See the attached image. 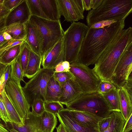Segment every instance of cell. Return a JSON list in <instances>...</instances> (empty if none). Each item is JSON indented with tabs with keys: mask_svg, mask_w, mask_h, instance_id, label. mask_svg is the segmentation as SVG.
Masks as SVG:
<instances>
[{
	"mask_svg": "<svg viewBox=\"0 0 132 132\" xmlns=\"http://www.w3.org/2000/svg\"><path fill=\"white\" fill-rule=\"evenodd\" d=\"M125 20L100 28L88 27L78 61L88 66L95 64L100 55L125 26Z\"/></svg>",
	"mask_w": 132,
	"mask_h": 132,
	"instance_id": "1",
	"label": "cell"
},
{
	"mask_svg": "<svg viewBox=\"0 0 132 132\" xmlns=\"http://www.w3.org/2000/svg\"><path fill=\"white\" fill-rule=\"evenodd\" d=\"M131 43V27L120 30L100 56L93 69L101 80L111 79L121 56Z\"/></svg>",
	"mask_w": 132,
	"mask_h": 132,
	"instance_id": "2",
	"label": "cell"
},
{
	"mask_svg": "<svg viewBox=\"0 0 132 132\" xmlns=\"http://www.w3.org/2000/svg\"><path fill=\"white\" fill-rule=\"evenodd\" d=\"M132 0H102L95 9L88 12L86 22L88 27L98 22L125 20L132 12Z\"/></svg>",
	"mask_w": 132,
	"mask_h": 132,
	"instance_id": "3",
	"label": "cell"
},
{
	"mask_svg": "<svg viewBox=\"0 0 132 132\" xmlns=\"http://www.w3.org/2000/svg\"><path fill=\"white\" fill-rule=\"evenodd\" d=\"M35 28L42 61L48 52L63 36L60 20L53 21L31 16L29 20Z\"/></svg>",
	"mask_w": 132,
	"mask_h": 132,
	"instance_id": "4",
	"label": "cell"
},
{
	"mask_svg": "<svg viewBox=\"0 0 132 132\" xmlns=\"http://www.w3.org/2000/svg\"><path fill=\"white\" fill-rule=\"evenodd\" d=\"M65 105L69 110L87 113L102 118L112 111L102 94L97 92L82 94Z\"/></svg>",
	"mask_w": 132,
	"mask_h": 132,
	"instance_id": "5",
	"label": "cell"
},
{
	"mask_svg": "<svg viewBox=\"0 0 132 132\" xmlns=\"http://www.w3.org/2000/svg\"><path fill=\"white\" fill-rule=\"evenodd\" d=\"M88 28L84 23L73 22L64 31L63 38L64 61L70 64L78 60L79 53Z\"/></svg>",
	"mask_w": 132,
	"mask_h": 132,
	"instance_id": "6",
	"label": "cell"
},
{
	"mask_svg": "<svg viewBox=\"0 0 132 132\" xmlns=\"http://www.w3.org/2000/svg\"><path fill=\"white\" fill-rule=\"evenodd\" d=\"M54 72V69L41 68L28 82H25V85L22 89L30 105L34 100L37 98H41L46 101L47 85Z\"/></svg>",
	"mask_w": 132,
	"mask_h": 132,
	"instance_id": "7",
	"label": "cell"
},
{
	"mask_svg": "<svg viewBox=\"0 0 132 132\" xmlns=\"http://www.w3.org/2000/svg\"><path fill=\"white\" fill-rule=\"evenodd\" d=\"M70 71L80 87L82 94L97 93L101 80L93 69L78 61L70 64Z\"/></svg>",
	"mask_w": 132,
	"mask_h": 132,
	"instance_id": "8",
	"label": "cell"
},
{
	"mask_svg": "<svg viewBox=\"0 0 132 132\" xmlns=\"http://www.w3.org/2000/svg\"><path fill=\"white\" fill-rule=\"evenodd\" d=\"M5 90L17 113L24 121L28 116L31 105L20 84L16 83L9 78L6 84Z\"/></svg>",
	"mask_w": 132,
	"mask_h": 132,
	"instance_id": "9",
	"label": "cell"
},
{
	"mask_svg": "<svg viewBox=\"0 0 132 132\" xmlns=\"http://www.w3.org/2000/svg\"><path fill=\"white\" fill-rule=\"evenodd\" d=\"M132 43L121 56L110 80L117 88L122 87L131 73Z\"/></svg>",
	"mask_w": 132,
	"mask_h": 132,
	"instance_id": "10",
	"label": "cell"
},
{
	"mask_svg": "<svg viewBox=\"0 0 132 132\" xmlns=\"http://www.w3.org/2000/svg\"><path fill=\"white\" fill-rule=\"evenodd\" d=\"M60 14L64 21L73 22L83 20L85 9L82 0H57Z\"/></svg>",
	"mask_w": 132,
	"mask_h": 132,
	"instance_id": "11",
	"label": "cell"
},
{
	"mask_svg": "<svg viewBox=\"0 0 132 132\" xmlns=\"http://www.w3.org/2000/svg\"><path fill=\"white\" fill-rule=\"evenodd\" d=\"M31 15L26 0L22 1L11 10L5 20L6 27L16 23H25L29 21Z\"/></svg>",
	"mask_w": 132,
	"mask_h": 132,
	"instance_id": "12",
	"label": "cell"
},
{
	"mask_svg": "<svg viewBox=\"0 0 132 132\" xmlns=\"http://www.w3.org/2000/svg\"><path fill=\"white\" fill-rule=\"evenodd\" d=\"M64 61L63 37L48 52L42 61L44 69H53L59 63Z\"/></svg>",
	"mask_w": 132,
	"mask_h": 132,
	"instance_id": "13",
	"label": "cell"
},
{
	"mask_svg": "<svg viewBox=\"0 0 132 132\" xmlns=\"http://www.w3.org/2000/svg\"><path fill=\"white\" fill-rule=\"evenodd\" d=\"M56 116L68 132H99L97 129L88 128L78 124L72 118L69 110L66 108L59 111Z\"/></svg>",
	"mask_w": 132,
	"mask_h": 132,
	"instance_id": "14",
	"label": "cell"
},
{
	"mask_svg": "<svg viewBox=\"0 0 132 132\" xmlns=\"http://www.w3.org/2000/svg\"><path fill=\"white\" fill-rule=\"evenodd\" d=\"M63 93L59 102L66 105L82 94L75 78L65 81L62 86Z\"/></svg>",
	"mask_w": 132,
	"mask_h": 132,
	"instance_id": "15",
	"label": "cell"
},
{
	"mask_svg": "<svg viewBox=\"0 0 132 132\" xmlns=\"http://www.w3.org/2000/svg\"><path fill=\"white\" fill-rule=\"evenodd\" d=\"M69 110L72 118L79 124L88 128L98 129V122L102 118L85 112Z\"/></svg>",
	"mask_w": 132,
	"mask_h": 132,
	"instance_id": "16",
	"label": "cell"
},
{
	"mask_svg": "<svg viewBox=\"0 0 132 132\" xmlns=\"http://www.w3.org/2000/svg\"><path fill=\"white\" fill-rule=\"evenodd\" d=\"M24 125L21 126H18L10 122L8 123L19 132H35L39 128L40 116H36L30 111L28 117L24 119Z\"/></svg>",
	"mask_w": 132,
	"mask_h": 132,
	"instance_id": "17",
	"label": "cell"
},
{
	"mask_svg": "<svg viewBox=\"0 0 132 132\" xmlns=\"http://www.w3.org/2000/svg\"><path fill=\"white\" fill-rule=\"evenodd\" d=\"M25 42L31 51L40 57L39 43L35 26L30 20L25 23Z\"/></svg>",
	"mask_w": 132,
	"mask_h": 132,
	"instance_id": "18",
	"label": "cell"
},
{
	"mask_svg": "<svg viewBox=\"0 0 132 132\" xmlns=\"http://www.w3.org/2000/svg\"><path fill=\"white\" fill-rule=\"evenodd\" d=\"M42 10L50 20H60V14L57 0H39Z\"/></svg>",
	"mask_w": 132,
	"mask_h": 132,
	"instance_id": "19",
	"label": "cell"
},
{
	"mask_svg": "<svg viewBox=\"0 0 132 132\" xmlns=\"http://www.w3.org/2000/svg\"><path fill=\"white\" fill-rule=\"evenodd\" d=\"M63 91L62 86L53 76L49 80L47 85L45 102H59Z\"/></svg>",
	"mask_w": 132,
	"mask_h": 132,
	"instance_id": "20",
	"label": "cell"
},
{
	"mask_svg": "<svg viewBox=\"0 0 132 132\" xmlns=\"http://www.w3.org/2000/svg\"><path fill=\"white\" fill-rule=\"evenodd\" d=\"M0 98L5 106L10 122L14 123L18 126L24 125V121L10 100L5 90L0 95Z\"/></svg>",
	"mask_w": 132,
	"mask_h": 132,
	"instance_id": "21",
	"label": "cell"
},
{
	"mask_svg": "<svg viewBox=\"0 0 132 132\" xmlns=\"http://www.w3.org/2000/svg\"><path fill=\"white\" fill-rule=\"evenodd\" d=\"M119 94L121 112L126 121L132 114V100L127 91L122 87L119 89Z\"/></svg>",
	"mask_w": 132,
	"mask_h": 132,
	"instance_id": "22",
	"label": "cell"
},
{
	"mask_svg": "<svg viewBox=\"0 0 132 132\" xmlns=\"http://www.w3.org/2000/svg\"><path fill=\"white\" fill-rule=\"evenodd\" d=\"M42 59L40 56L30 50L29 60L24 77L31 79L41 69Z\"/></svg>",
	"mask_w": 132,
	"mask_h": 132,
	"instance_id": "23",
	"label": "cell"
},
{
	"mask_svg": "<svg viewBox=\"0 0 132 132\" xmlns=\"http://www.w3.org/2000/svg\"><path fill=\"white\" fill-rule=\"evenodd\" d=\"M40 117V124L38 132H53L57 123L56 116L45 111Z\"/></svg>",
	"mask_w": 132,
	"mask_h": 132,
	"instance_id": "24",
	"label": "cell"
},
{
	"mask_svg": "<svg viewBox=\"0 0 132 132\" xmlns=\"http://www.w3.org/2000/svg\"><path fill=\"white\" fill-rule=\"evenodd\" d=\"M111 119L108 128L103 132H122L126 121L120 112L112 111Z\"/></svg>",
	"mask_w": 132,
	"mask_h": 132,
	"instance_id": "25",
	"label": "cell"
},
{
	"mask_svg": "<svg viewBox=\"0 0 132 132\" xmlns=\"http://www.w3.org/2000/svg\"><path fill=\"white\" fill-rule=\"evenodd\" d=\"M4 32L10 35L13 39L25 40V23H16L11 24L6 27Z\"/></svg>",
	"mask_w": 132,
	"mask_h": 132,
	"instance_id": "26",
	"label": "cell"
},
{
	"mask_svg": "<svg viewBox=\"0 0 132 132\" xmlns=\"http://www.w3.org/2000/svg\"><path fill=\"white\" fill-rule=\"evenodd\" d=\"M22 45L15 46L6 51L0 57V63L6 65H10L19 56Z\"/></svg>",
	"mask_w": 132,
	"mask_h": 132,
	"instance_id": "27",
	"label": "cell"
},
{
	"mask_svg": "<svg viewBox=\"0 0 132 132\" xmlns=\"http://www.w3.org/2000/svg\"><path fill=\"white\" fill-rule=\"evenodd\" d=\"M119 89H114L109 92L102 94L110 106L112 111L121 112Z\"/></svg>",
	"mask_w": 132,
	"mask_h": 132,
	"instance_id": "28",
	"label": "cell"
},
{
	"mask_svg": "<svg viewBox=\"0 0 132 132\" xmlns=\"http://www.w3.org/2000/svg\"><path fill=\"white\" fill-rule=\"evenodd\" d=\"M11 67L10 78L16 83L20 84L23 80L24 74L19 60V57L10 64Z\"/></svg>",
	"mask_w": 132,
	"mask_h": 132,
	"instance_id": "29",
	"label": "cell"
},
{
	"mask_svg": "<svg viewBox=\"0 0 132 132\" xmlns=\"http://www.w3.org/2000/svg\"><path fill=\"white\" fill-rule=\"evenodd\" d=\"M31 16L48 20L44 13L39 3V0H26Z\"/></svg>",
	"mask_w": 132,
	"mask_h": 132,
	"instance_id": "30",
	"label": "cell"
},
{
	"mask_svg": "<svg viewBox=\"0 0 132 132\" xmlns=\"http://www.w3.org/2000/svg\"><path fill=\"white\" fill-rule=\"evenodd\" d=\"M30 50L26 42L22 44L21 52L19 56V60L24 74L28 62Z\"/></svg>",
	"mask_w": 132,
	"mask_h": 132,
	"instance_id": "31",
	"label": "cell"
},
{
	"mask_svg": "<svg viewBox=\"0 0 132 132\" xmlns=\"http://www.w3.org/2000/svg\"><path fill=\"white\" fill-rule=\"evenodd\" d=\"M45 102L41 98L34 100L30 104L32 108V112L36 116H40L45 111Z\"/></svg>",
	"mask_w": 132,
	"mask_h": 132,
	"instance_id": "32",
	"label": "cell"
},
{
	"mask_svg": "<svg viewBox=\"0 0 132 132\" xmlns=\"http://www.w3.org/2000/svg\"><path fill=\"white\" fill-rule=\"evenodd\" d=\"M44 107L45 111L56 116L59 111L64 108L61 103L56 101L45 102Z\"/></svg>",
	"mask_w": 132,
	"mask_h": 132,
	"instance_id": "33",
	"label": "cell"
},
{
	"mask_svg": "<svg viewBox=\"0 0 132 132\" xmlns=\"http://www.w3.org/2000/svg\"><path fill=\"white\" fill-rule=\"evenodd\" d=\"M117 88L110 80H101L97 88V92L101 94L105 93Z\"/></svg>",
	"mask_w": 132,
	"mask_h": 132,
	"instance_id": "34",
	"label": "cell"
},
{
	"mask_svg": "<svg viewBox=\"0 0 132 132\" xmlns=\"http://www.w3.org/2000/svg\"><path fill=\"white\" fill-rule=\"evenodd\" d=\"M53 77L62 86L66 81L74 77L70 72H64L54 73Z\"/></svg>",
	"mask_w": 132,
	"mask_h": 132,
	"instance_id": "35",
	"label": "cell"
},
{
	"mask_svg": "<svg viewBox=\"0 0 132 132\" xmlns=\"http://www.w3.org/2000/svg\"><path fill=\"white\" fill-rule=\"evenodd\" d=\"M11 70L10 65H8L0 77V95L5 90L6 84L10 78Z\"/></svg>",
	"mask_w": 132,
	"mask_h": 132,
	"instance_id": "36",
	"label": "cell"
},
{
	"mask_svg": "<svg viewBox=\"0 0 132 132\" xmlns=\"http://www.w3.org/2000/svg\"><path fill=\"white\" fill-rule=\"evenodd\" d=\"M111 119L110 114L100 120L98 123V129L99 132H103L107 129L109 126Z\"/></svg>",
	"mask_w": 132,
	"mask_h": 132,
	"instance_id": "37",
	"label": "cell"
},
{
	"mask_svg": "<svg viewBox=\"0 0 132 132\" xmlns=\"http://www.w3.org/2000/svg\"><path fill=\"white\" fill-rule=\"evenodd\" d=\"M117 21L114 20L101 21L92 25L89 27L90 28H100L110 25Z\"/></svg>",
	"mask_w": 132,
	"mask_h": 132,
	"instance_id": "38",
	"label": "cell"
},
{
	"mask_svg": "<svg viewBox=\"0 0 132 132\" xmlns=\"http://www.w3.org/2000/svg\"><path fill=\"white\" fill-rule=\"evenodd\" d=\"M0 116L1 119L5 124L10 122L9 116L5 106L0 98Z\"/></svg>",
	"mask_w": 132,
	"mask_h": 132,
	"instance_id": "39",
	"label": "cell"
},
{
	"mask_svg": "<svg viewBox=\"0 0 132 132\" xmlns=\"http://www.w3.org/2000/svg\"><path fill=\"white\" fill-rule=\"evenodd\" d=\"M22 1V0H4L3 4L7 9L11 11Z\"/></svg>",
	"mask_w": 132,
	"mask_h": 132,
	"instance_id": "40",
	"label": "cell"
},
{
	"mask_svg": "<svg viewBox=\"0 0 132 132\" xmlns=\"http://www.w3.org/2000/svg\"><path fill=\"white\" fill-rule=\"evenodd\" d=\"M132 78L131 75L129 77L127 80L122 87L127 91L130 99H132Z\"/></svg>",
	"mask_w": 132,
	"mask_h": 132,
	"instance_id": "41",
	"label": "cell"
},
{
	"mask_svg": "<svg viewBox=\"0 0 132 132\" xmlns=\"http://www.w3.org/2000/svg\"><path fill=\"white\" fill-rule=\"evenodd\" d=\"M132 129V114L126 122L122 132H126Z\"/></svg>",
	"mask_w": 132,
	"mask_h": 132,
	"instance_id": "42",
	"label": "cell"
},
{
	"mask_svg": "<svg viewBox=\"0 0 132 132\" xmlns=\"http://www.w3.org/2000/svg\"><path fill=\"white\" fill-rule=\"evenodd\" d=\"M7 15L0 18V33L4 32L6 28L5 20Z\"/></svg>",
	"mask_w": 132,
	"mask_h": 132,
	"instance_id": "43",
	"label": "cell"
},
{
	"mask_svg": "<svg viewBox=\"0 0 132 132\" xmlns=\"http://www.w3.org/2000/svg\"><path fill=\"white\" fill-rule=\"evenodd\" d=\"M10 11L7 9L3 4H0V15L2 16L7 15Z\"/></svg>",
	"mask_w": 132,
	"mask_h": 132,
	"instance_id": "44",
	"label": "cell"
},
{
	"mask_svg": "<svg viewBox=\"0 0 132 132\" xmlns=\"http://www.w3.org/2000/svg\"><path fill=\"white\" fill-rule=\"evenodd\" d=\"M55 72H65L62 64V62L57 64L54 68Z\"/></svg>",
	"mask_w": 132,
	"mask_h": 132,
	"instance_id": "45",
	"label": "cell"
},
{
	"mask_svg": "<svg viewBox=\"0 0 132 132\" xmlns=\"http://www.w3.org/2000/svg\"><path fill=\"white\" fill-rule=\"evenodd\" d=\"M10 42V41L8 42L0 47V57L6 51L11 47L9 45Z\"/></svg>",
	"mask_w": 132,
	"mask_h": 132,
	"instance_id": "46",
	"label": "cell"
},
{
	"mask_svg": "<svg viewBox=\"0 0 132 132\" xmlns=\"http://www.w3.org/2000/svg\"><path fill=\"white\" fill-rule=\"evenodd\" d=\"M102 0H91V7L92 9H96L100 4Z\"/></svg>",
	"mask_w": 132,
	"mask_h": 132,
	"instance_id": "47",
	"label": "cell"
},
{
	"mask_svg": "<svg viewBox=\"0 0 132 132\" xmlns=\"http://www.w3.org/2000/svg\"><path fill=\"white\" fill-rule=\"evenodd\" d=\"M91 0H82L84 6L85 10L89 11L91 10Z\"/></svg>",
	"mask_w": 132,
	"mask_h": 132,
	"instance_id": "48",
	"label": "cell"
},
{
	"mask_svg": "<svg viewBox=\"0 0 132 132\" xmlns=\"http://www.w3.org/2000/svg\"><path fill=\"white\" fill-rule=\"evenodd\" d=\"M62 64L65 71H70V63L68 61H65L62 62Z\"/></svg>",
	"mask_w": 132,
	"mask_h": 132,
	"instance_id": "49",
	"label": "cell"
},
{
	"mask_svg": "<svg viewBox=\"0 0 132 132\" xmlns=\"http://www.w3.org/2000/svg\"><path fill=\"white\" fill-rule=\"evenodd\" d=\"M3 32L0 33V47L3 45L9 40H6L4 39L3 35Z\"/></svg>",
	"mask_w": 132,
	"mask_h": 132,
	"instance_id": "50",
	"label": "cell"
},
{
	"mask_svg": "<svg viewBox=\"0 0 132 132\" xmlns=\"http://www.w3.org/2000/svg\"><path fill=\"white\" fill-rule=\"evenodd\" d=\"M6 128L10 132H19L10 125L8 122L5 124Z\"/></svg>",
	"mask_w": 132,
	"mask_h": 132,
	"instance_id": "51",
	"label": "cell"
},
{
	"mask_svg": "<svg viewBox=\"0 0 132 132\" xmlns=\"http://www.w3.org/2000/svg\"><path fill=\"white\" fill-rule=\"evenodd\" d=\"M56 128V132H67L65 128L61 123Z\"/></svg>",
	"mask_w": 132,
	"mask_h": 132,
	"instance_id": "52",
	"label": "cell"
},
{
	"mask_svg": "<svg viewBox=\"0 0 132 132\" xmlns=\"http://www.w3.org/2000/svg\"><path fill=\"white\" fill-rule=\"evenodd\" d=\"M7 65L0 63V77L4 72Z\"/></svg>",
	"mask_w": 132,
	"mask_h": 132,
	"instance_id": "53",
	"label": "cell"
},
{
	"mask_svg": "<svg viewBox=\"0 0 132 132\" xmlns=\"http://www.w3.org/2000/svg\"><path fill=\"white\" fill-rule=\"evenodd\" d=\"M3 35L5 40H8L12 39V38L11 35L6 32H3Z\"/></svg>",
	"mask_w": 132,
	"mask_h": 132,
	"instance_id": "54",
	"label": "cell"
},
{
	"mask_svg": "<svg viewBox=\"0 0 132 132\" xmlns=\"http://www.w3.org/2000/svg\"><path fill=\"white\" fill-rule=\"evenodd\" d=\"M0 132H10L0 122Z\"/></svg>",
	"mask_w": 132,
	"mask_h": 132,
	"instance_id": "55",
	"label": "cell"
},
{
	"mask_svg": "<svg viewBox=\"0 0 132 132\" xmlns=\"http://www.w3.org/2000/svg\"><path fill=\"white\" fill-rule=\"evenodd\" d=\"M4 1V0H0V4H3Z\"/></svg>",
	"mask_w": 132,
	"mask_h": 132,
	"instance_id": "56",
	"label": "cell"
},
{
	"mask_svg": "<svg viewBox=\"0 0 132 132\" xmlns=\"http://www.w3.org/2000/svg\"><path fill=\"white\" fill-rule=\"evenodd\" d=\"M126 132H132V129H131L130 130Z\"/></svg>",
	"mask_w": 132,
	"mask_h": 132,
	"instance_id": "57",
	"label": "cell"
},
{
	"mask_svg": "<svg viewBox=\"0 0 132 132\" xmlns=\"http://www.w3.org/2000/svg\"><path fill=\"white\" fill-rule=\"evenodd\" d=\"M35 132H38V130H36Z\"/></svg>",
	"mask_w": 132,
	"mask_h": 132,
	"instance_id": "58",
	"label": "cell"
},
{
	"mask_svg": "<svg viewBox=\"0 0 132 132\" xmlns=\"http://www.w3.org/2000/svg\"><path fill=\"white\" fill-rule=\"evenodd\" d=\"M3 16H0V18Z\"/></svg>",
	"mask_w": 132,
	"mask_h": 132,
	"instance_id": "59",
	"label": "cell"
},
{
	"mask_svg": "<svg viewBox=\"0 0 132 132\" xmlns=\"http://www.w3.org/2000/svg\"><path fill=\"white\" fill-rule=\"evenodd\" d=\"M1 118V116H0V118Z\"/></svg>",
	"mask_w": 132,
	"mask_h": 132,
	"instance_id": "60",
	"label": "cell"
},
{
	"mask_svg": "<svg viewBox=\"0 0 132 132\" xmlns=\"http://www.w3.org/2000/svg\"><path fill=\"white\" fill-rule=\"evenodd\" d=\"M67 132H68L67 131Z\"/></svg>",
	"mask_w": 132,
	"mask_h": 132,
	"instance_id": "61",
	"label": "cell"
}]
</instances>
